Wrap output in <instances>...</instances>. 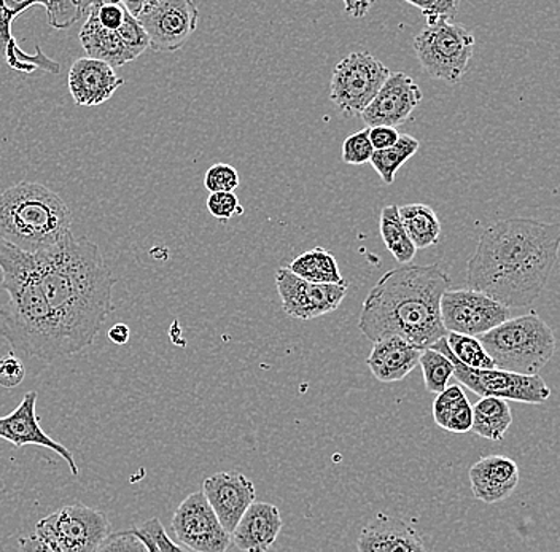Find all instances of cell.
<instances>
[{"instance_id": "cell-1", "label": "cell", "mask_w": 560, "mask_h": 552, "mask_svg": "<svg viewBox=\"0 0 560 552\" xmlns=\"http://www.w3.org/2000/svg\"><path fill=\"white\" fill-rule=\"evenodd\" d=\"M560 223L508 219L482 232L467 263L468 286L508 309L532 306L558 263Z\"/></svg>"}, {"instance_id": "cell-2", "label": "cell", "mask_w": 560, "mask_h": 552, "mask_svg": "<svg viewBox=\"0 0 560 552\" xmlns=\"http://www.w3.org/2000/svg\"><path fill=\"white\" fill-rule=\"evenodd\" d=\"M34 257L45 296L73 352L79 354L93 344L114 310L112 292L117 281L97 244L73 233Z\"/></svg>"}, {"instance_id": "cell-3", "label": "cell", "mask_w": 560, "mask_h": 552, "mask_svg": "<svg viewBox=\"0 0 560 552\" xmlns=\"http://www.w3.org/2000/svg\"><path fill=\"white\" fill-rule=\"evenodd\" d=\"M450 286V274L440 265L392 269L368 293L360 331L371 342L397 337L419 351L432 349L447 337L441 320V298Z\"/></svg>"}, {"instance_id": "cell-4", "label": "cell", "mask_w": 560, "mask_h": 552, "mask_svg": "<svg viewBox=\"0 0 560 552\" xmlns=\"http://www.w3.org/2000/svg\"><path fill=\"white\" fill-rule=\"evenodd\" d=\"M0 289L9 303L0 307V334L21 354L44 362L75 355L45 296L34 255L0 240Z\"/></svg>"}, {"instance_id": "cell-5", "label": "cell", "mask_w": 560, "mask_h": 552, "mask_svg": "<svg viewBox=\"0 0 560 552\" xmlns=\"http://www.w3.org/2000/svg\"><path fill=\"white\" fill-rule=\"evenodd\" d=\"M72 212L45 185L20 181L0 193V240L37 255L58 246L70 232Z\"/></svg>"}, {"instance_id": "cell-6", "label": "cell", "mask_w": 560, "mask_h": 552, "mask_svg": "<svg viewBox=\"0 0 560 552\" xmlns=\"http://www.w3.org/2000/svg\"><path fill=\"white\" fill-rule=\"evenodd\" d=\"M497 369L523 376H540L556 352V334L537 313L511 317L478 338Z\"/></svg>"}, {"instance_id": "cell-7", "label": "cell", "mask_w": 560, "mask_h": 552, "mask_svg": "<svg viewBox=\"0 0 560 552\" xmlns=\"http://www.w3.org/2000/svg\"><path fill=\"white\" fill-rule=\"evenodd\" d=\"M412 47L430 77L457 85L470 66L475 37L462 24L441 21L420 31Z\"/></svg>"}, {"instance_id": "cell-8", "label": "cell", "mask_w": 560, "mask_h": 552, "mask_svg": "<svg viewBox=\"0 0 560 552\" xmlns=\"http://www.w3.org/2000/svg\"><path fill=\"white\" fill-rule=\"evenodd\" d=\"M35 535L52 552H96L110 535V522L104 513L73 503L38 520Z\"/></svg>"}, {"instance_id": "cell-9", "label": "cell", "mask_w": 560, "mask_h": 552, "mask_svg": "<svg viewBox=\"0 0 560 552\" xmlns=\"http://www.w3.org/2000/svg\"><path fill=\"white\" fill-rule=\"evenodd\" d=\"M390 73L384 62L368 51H353L332 71L331 103L345 117H362Z\"/></svg>"}, {"instance_id": "cell-10", "label": "cell", "mask_w": 560, "mask_h": 552, "mask_svg": "<svg viewBox=\"0 0 560 552\" xmlns=\"http://www.w3.org/2000/svg\"><path fill=\"white\" fill-rule=\"evenodd\" d=\"M432 349L441 352L453 362L454 377L458 386L467 387L472 394L485 397L502 398L525 404H542L551 397V389L541 376H523L502 369H472L462 365L453 354L446 338L440 339Z\"/></svg>"}, {"instance_id": "cell-11", "label": "cell", "mask_w": 560, "mask_h": 552, "mask_svg": "<svg viewBox=\"0 0 560 552\" xmlns=\"http://www.w3.org/2000/svg\"><path fill=\"white\" fill-rule=\"evenodd\" d=\"M510 319L511 309L476 290H447L441 298V320L447 333L479 338Z\"/></svg>"}, {"instance_id": "cell-12", "label": "cell", "mask_w": 560, "mask_h": 552, "mask_svg": "<svg viewBox=\"0 0 560 552\" xmlns=\"http://www.w3.org/2000/svg\"><path fill=\"white\" fill-rule=\"evenodd\" d=\"M139 23L153 51L180 50L198 30V7L191 0H145Z\"/></svg>"}, {"instance_id": "cell-13", "label": "cell", "mask_w": 560, "mask_h": 552, "mask_svg": "<svg viewBox=\"0 0 560 552\" xmlns=\"http://www.w3.org/2000/svg\"><path fill=\"white\" fill-rule=\"evenodd\" d=\"M171 527L178 544L191 552H226L233 543L202 492L188 495L178 505Z\"/></svg>"}, {"instance_id": "cell-14", "label": "cell", "mask_w": 560, "mask_h": 552, "mask_svg": "<svg viewBox=\"0 0 560 552\" xmlns=\"http://www.w3.org/2000/svg\"><path fill=\"white\" fill-rule=\"evenodd\" d=\"M276 286L283 313L300 320H313L335 313L349 289V285L311 284L298 278L289 268H279L276 272Z\"/></svg>"}, {"instance_id": "cell-15", "label": "cell", "mask_w": 560, "mask_h": 552, "mask_svg": "<svg viewBox=\"0 0 560 552\" xmlns=\"http://www.w3.org/2000/svg\"><path fill=\"white\" fill-rule=\"evenodd\" d=\"M423 94L418 83L405 72L390 73L373 103L363 111L368 128L390 126L397 128L411 118Z\"/></svg>"}, {"instance_id": "cell-16", "label": "cell", "mask_w": 560, "mask_h": 552, "mask_svg": "<svg viewBox=\"0 0 560 552\" xmlns=\"http://www.w3.org/2000/svg\"><path fill=\"white\" fill-rule=\"evenodd\" d=\"M37 398V394L27 392L15 411L10 412L5 418H0V439L12 443L16 449L24 446L47 447L66 460L73 477H79V465L73 459V454L61 443L55 442L40 427Z\"/></svg>"}, {"instance_id": "cell-17", "label": "cell", "mask_w": 560, "mask_h": 552, "mask_svg": "<svg viewBox=\"0 0 560 552\" xmlns=\"http://www.w3.org/2000/svg\"><path fill=\"white\" fill-rule=\"evenodd\" d=\"M202 494L228 533H233L245 512L257 502L255 484L243 473H220L206 478Z\"/></svg>"}, {"instance_id": "cell-18", "label": "cell", "mask_w": 560, "mask_h": 552, "mask_svg": "<svg viewBox=\"0 0 560 552\" xmlns=\"http://www.w3.org/2000/svg\"><path fill=\"white\" fill-rule=\"evenodd\" d=\"M125 80L115 69L96 59L80 58L69 72V91L77 106L94 107L107 103Z\"/></svg>"}, {"instance_id": "cell-19", "label": "cell", "mask_w": 560, "mask_h": 552, "mask_svg": "<svg viewBox=\"0 0 560 552\" xmlns=\"http://www.w3.org/2000/svg\"><path fill=\"white\" fill-rule=\"evenodd\" d=\"M475 498L493 505L510 498L520 484V467L506 456H488L470 468Z\"/></svg>"}, {"instance_id": "cell-20", "label": "cell", "mask_w": 560, "mask_h": 552, "mask_svg": "<svg viewBox=\"0 0 560 552\" xmlns=\"http://www.w3.org/2000/svg\"><path fill=\"white\" fill-rule=\"evenodd\" d=\"M33 7H40V2H7V0H0V56L5 59L10 68L18 72L33 73L40 69V71L48 73H58V62L48 58L40 48H35L33 55L24 54L18 47L15 37H13V21Z\"/></svg>"}, {"instance_id": "cell-21", "label": "cell", "mask_w": 560, "mask_h": 552, "mask_svg": "<svg viewBox=\"0 0 560 552\" xmlns=\"http://www.w3.org/2000/svg\"><path fill=\"white\" fill-rule=\"evenodd\" d=\"M359 552H425L415 527L395 517L377 515L360 530Z\"/></svg>"}, {"instance_id": "cell-22", "label": "cell", "mask_w": 560, "mask_h": 552, "mask_svg": "<svg viewBox=\"0 0 560 552\" xmlns=\"http://www.w3.org/2000/svg\"><path fill=\"white\" fill-rule=\"evenodd\" d=\"M282 527L283 520L278 506L255 502L231 533V541L243 552H266L278 540Z\"/></svg>"}, {"instance_id": "cell-23", "label": "cell", "mask_w": 560, "mask_h": 552, "mask_svg": "<svg viewBox=\"0 0 560 552\" xmlns=\"http://www.w3.org/2000/svg\"><path fill=\"white\" fill-rule=\"evenodd\" d=\"M420 354L422 351L405 339L384 338L374 342L366 365L381 383H400L419 365Z\"/></svg>"}, {"instance_id": "cell-24", "label": "cell", "mask_w": 560, "mask_h": 552, "mask_svg": "<svg viewBox=\"0 0 560 552\" xmlns=\"http://www.w3.org/2000/svg\"><path fill=\"white\" fill-rule=\"evenodd\" d=\"M86 16L79 38L88 58L103 61L110 68H122L128 62L135 61L118 34L101 26L96 10H94V2H91Z\"/></svg>"}, {"instance_id": "cell-25", "label": "cell", "mask_w": 560, "mask_h": 552, "mask_svg": "<svg viewBox=\"0 0 560 552\" xmlns=\"http://www.w3.org/2000/svg\"><path fill=\"white\" fill-rule=\"evenodd\" d=\"M287 268L298 278L311 282V284L348 285L339 271L335 255L324 247L303 251Z\"/></svg>"}, {"instance_id": "cell-26", "label": "cell", "mask_w": 560, "mask_h": 552, "mask_svg": "<svg viewBox=\"0 0 560 552\" xmlns=\"http://www.w3.org/2000/svg\"><path fill=\"white\" fill-rule=\"evenodd\" d=\"M513 424V412L502 398L485 397L472 407L471 432L490 442H502Z\"/></svg>"}, {"instance_id": "cell-27", "label": "cell", "mask_w": 560, "mask_h": 552, "mask_svg": "<svg viewBox=\"0 0 560 552\" xmlns=\"http://www.w3.org/2000/svg\"><path fill=\"white\" fill-rule=\"evenodd\" d=\"M400 219L416 249L436 246L441 236V222L436 212L427 204L401 205Z\"/></svg>"}, {"instance_id": "cell-28", "label": "cell", "mask_w": 560, "mask_h": 552, "mask_svg": "<svg viewBox=\"0 0 560 552\" xmlns=\"http://www.w3.org/2000/svg\"><path fill=\"white\" fill-rule=\"evenodd\" d=\"M380 232L384 246L400 265H409L416 257L415 244L409 239L397 204L385 205L381 211Z\"/></svg>"}, {"instance_id": "cell-29", "label": "cell", "mask_w": 560, "mask_h": 552, "mask_svg": "<svg viewBox=\"0 0 560 552\" xmlns=\"http://www.w3.org/2000/svg\"><path fill=\"white\" fill-rule=\"evenodd\" d=\"M419 146L418 139L401 134L398 142L390 149L374 152L370 163L373 164V169L383 178L384 184L392 185L402 164L418 153Z\"/></svg>"}, {"instance_id": "cell-30", "label": "cell", "mask_w": 560, "mask_h": 552, "mask_svg": "<svg viewBox=\"0 0 560 552\" xmlns=\"http://www.w3.org/2000/svg\"><path fill=\"white\" fill-rule=\"evenodd\" d=\"M420 368H422L423 384L430 394L440 395L450 387V379L454 376V365L446 355L425 349L420 354Z\"/></svg>"}, {"instance_id": "cell-31", "label": "cell", "mask_w": 560, "mask_h": 552, "mask_svg": "<svg viewBox=\"0 0 560 552\" xmlns=\"http://www.w3.org/2000/svg\"><path fill=\"white\" fill-rule=\"evenodd\" d=\"M447 345L451 354L462 363L472 369H493L495 363L490 359L485 345L478 338L465 337V334L447 333Z\"/></svg>"}, {"instance_id": "cell-32", "label": "cell", "mask_w": 560, "mask_h": 552, "mask_svg": "<svg viewBox=\"0 0 560 552\" xmlns=\"http://www.w3.org/2000/svg\"><path fill=\"white\" fill-rule=\"evenodd\" d=\"M91 2H72V0H65V2H40V7L47 10L48 23L52 30H69L72 24L82 19Z\"/></svg>"}, {"instance_id": "cell-33", "label": "cell", "mask_w": 560, "mask_h": 552, "mask_svg": "<svg viewBox=\"0 0 560 552\" xmlns=\"http://www.w3.org/2000/svg\"><path fill=\"white\" fill-rule=\"evenodd\" d=\"M240 181L237 171L226 163L213 164L205 176V187L210 193H234Z\"/></svg>"}, {"instance_id": "cell-34", "label": "cell", "mask_w": 560, "mask_h": 552, "mask_svg": "<svg viewBox=\"0 0 560 552\" xmlns=\"http://www.w3.org/2000/svg\"><path fill=\"white\" fill-rule=\"evenodd\" d=\"M374 149L370 141V128L346 138L342 143V161L352 166H362L373 158Z\"/></svg>"}, {"instance_id": "cell-35", "label": "cell", "mask_w": 560, "mask_h": 552, "mask_svg": "<svg viewBox=\"0 0 560 552\" xmlns=\"http://www.w3.org/2000/svg\"><path fill=\"white\" fill-rule=\"evenodd\" d=\"M117 34L135 59H138L147 48H150V38L147 36L145 30L135 16L129 15L128 10H126L125 21H122Z\"/></svg>"}, {"instance_id": "cell-36", "label": "cell", "mask_w": 560, "mask_h": 552, "mask_svg": "<svg viewBox=\"0 0 560 552\" xmlns=\"http://www.w3.org/2000/svg\"><path fill=\"white\" fill-rule=\"evenodd\" d=\"M465 398H467V395L458 384H454V386L447 387L444 392L436 395L435 401H433V419H435L436 425L446 430L455 410Z\"/></svg>"}, {"instance_id": "cell-37", "label": "cell", "mask_w": 560, "mask_h": 552, "mask_svg": "<svg viewBox=\"0 0 560 552\" xmlns=\"http://www.w3.org/2000/svg\"><path fill=\"white\" fill-rule=\"evenodd\" d=\"M409 5L416 7L425 16L427 26H435L441 21H451L457 15V0H408Z\"/></svg>"}, {"instance_id": "cell-38", "label": "cell", "mask_w": 560, "mask_h": 552, "mask_svg": "<svg viewBox=\"0 0 560 552\" xmlns=\"http://www.w3.org/2000/svg\"><path fill=\"white\" fill-rule=\"evenodd\" d=\"M208 211L217 220H231L243 215L244 208L240 198L234 193H210L208 198Z\"/></svg>"}, {"instance_id": "cell-39", "label": "cell", "mask_w": 560, "mask_h": 552, "mask_svg": "<svg viewBox=\"0 0 560 552\" xmlns=\"http://www.w3.org/2000/svg\"><path fill=\"white\" fill-rule=\"evenodd\" d=\"M96 552H149L145 543L129 530V532L110 533Z\"/></svg>"}, {"instance_id": "cell-40", "label": "cell", "mask_w": 560, "mask_h": 552, "mask_svg": "<svg viewBox=\"0 0 560 552\" xmlns=\"http://www.w3.org/2000/svg\"><path fill=\"white\" fill-rule=\"evenodd\" d=\"M24 376H26V368L13 352L0 356V387L15 389L23 383Z\"/></svg>"}, {"instance_id": "cell-41", "label": "cell", "mask_w": 560, "mask_h": 552, "mask_svg": "<svg viewBox=\"0 0 560 552\" xmlns=\"http://www.w3.org/2000/svg\"><path fill=\"white\" fill-rule=\"evenodd\" d=\"M140 532L145 533L147 537L152 538L155 541L158 550L161 552H191L187 550V548L182 547V544L175 543L173 538L167 535L166 529H164L163 524L158 517H153V519L147 520L142 527H138Z\"/></svg>"}, {"instance_id": "cell-42", "label": "cell", "mask_w": 560, "mask_h": 552, "mask_svg": "<svg viewBox=\"0 0 560 552\" xmlns=\"http://www.w3.org/2000/svg\"><path fill=\"white\" fill-rule=\"evenodd\" d=\"M97 20L105 30L117 33L125 21L126 9L122 2H94Z\"/></svg>"}, {"instance_id": "cell-43", "label": "cell", "mask_w": 560, "mask_h": 552, "mask_svg": "<svg viewBox=\"0 0 560 552\" xmlns=\"http://www.w3.org/2000/svg\"><path fill=\"white\" fill-rule=\"evenodd\" d=\"M400 136L398 129L390 128V126H374V128H370V141L374 152L390 149V146L398 142Z\"/></svg>"}, {"instance_id": "cell-44", "label": "cell", "mask_w": 560, "mask_h": 552, "mask_svg": "<svg viewBox=\"0 0 560 552\" xmlns=\"http://www.w3.org/2000/svg\"><path fill=\"white\" fill-rule=\"evenodd\" d=\"M472 427V407L470 400L465 398L457 410H455L453 418H451L450 424H447V432L451 433H467L471 432Z\"/></svg>"}, {"instance_id": "cell-45", "label": "cell", "mask_w": 560, "mask_h": 552, "mask_svg": "<svg viewBox=\"0 0 560 552\" xmlns=\"http://www.w3.org/2000/svg\"><path fill=\"white\" fill-rule=\"evenodd\" d=\"M18 552H52L37 535H27L18 540Z\"/></svg>"}, {"instance_id": "cell-46", "label": "cell", "mask_w": 560, "mask_h": 552, "mask_svg": "<svg viewBox=\"0 0 560 552\" xmlns=\"http://www.w3.org/2000/svg\"><path fill=\"white\" fill-rule=\"evenodd\" d=\"M108 339H110L114 344L125 345L126 342L131 338V330H129L128 325L117 324L108 330Z\"/></svg>"}, {"instance_id": "cell-47", "label": "cell", "mask_w": 560, "mask_h": 552, "mask_svg": "<svg viewBox=\"0 0 560 552\" xmlns=\"http://www.w3.org/2000/svg\"><path fill=\"white\" fill-rule=\"evenodd\" d=\"M371 7H373L371 2H346V13L353 19H363Z\"/></svg>"}, {"instance_id": "cell-48", "label": "cell", "mask_w": 560, "mask_h": 552, "mask_svg": "<svg viewBox=\"0 0 560 552\" xmlns=\"http://www.w3.org/2000/svg\"><path fill=\"white\" fill-rule=\"evenodd\" d=\"M132 532H135L136 535H138V537L140 538V540L143 541V543H145V547H147V550H149V552H161L160 550H158V547L155 544V541L152 540V538L150 537H147L145 533H142L140 532L139 529H132Z\"/></svg>"}]
</instances>
